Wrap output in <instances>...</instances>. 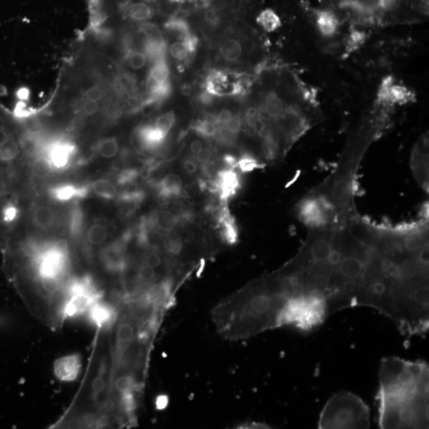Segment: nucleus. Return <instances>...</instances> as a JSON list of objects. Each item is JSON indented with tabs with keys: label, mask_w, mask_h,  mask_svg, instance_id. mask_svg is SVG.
Instances as JSON below:
<instances>
[{
	"label": "nucleus",
	"mask_w": 429,
	"mask_h": 429,
	"mask_svg": "<svg viewBox=\"0 0 429 429\" xmlns=\"http://www.w3.org/2000/svg\"><path fill=\"white\" fill-rule=\"evenodd\" d=\"M380 428H428L429 367L425 361L381 359L379 371Z\"/></svg>",
	"instance_id": "obj_1"
},
{
	"label": "nucleus",
	"mask_w": 429,
	"mask_h": 429,
	"mask_svg": "<svg viewBox=\"0 0 429 429\" xmlns=\"http://www.w3.org/2000/svg\"><path fill=\"white\" fill-rule=\"evenodd\" d=\"M290 295L277 276L252 283L216 306V329L224 338L237 340L279 328V317Z\"/></svg>",
	"instance_id": "obj_2"
},
{
	"label": "nucleus",
	"mask_w": 429,
	"mask_h": 429,
	"mask_svg": "<svg viewBox=\"0 0 429 429\" xmlns=\"http://www.w3.org/2000/svg\"><path fill=\"white\" fill-rule=\"evenodd\" d=\"M248 15V14H247ZM243 16L210 41L215 63L226 68H250L253 73L267 65L263 43Z\"/></svg>",
	"instance_id": "obj_3"
},
{
	"label": "nucleus",
	"mask_w": 429,
	"mask_h": 429,
	"mask_svg": "<svg viewBox=\"0 0 429 429\" xmlns=\"http://www.w3.org/2000/svg\"><path fill=\"white\" fill-rule=\"evenodd\" d=\"M330 315L328 300L317 292L290 295L279 317V328L290 326L303 333L315 330Z\"/></svg>",
	"instance_id": "obj_4"
},
{
	"label": "nucleus",
	"mask_w": 429,
	"mask_h": 429,
	"mask_svg": "<svg viewBox=\"0 0 429 429\" xmlns=\"http://www.w3.org/2000/svg\"><path fill=\"white\" fill-rule=\"evenodd\" d=\"M370 408L357 395L342 391L332 396L319 416V429L369 428Z\"/></svg>",
	"instance_id": "obj_5"
},
{
	"label": "nucleus",
	"mask_w": 429,
	"mask_h": 429,
	"mask_svg": "<svg viewBox=\"0 0 429 429\" xmlns=\"http://www.w3.org/2000/svg\"><path fill=\"white\" fill-rule=\"evenodd\" d=\"M297 214L310 229L337 228L340 226L337 208L322 194L305 197L298 203Z\"/></svg>",
	"instance_id": "obj_6"
},
{
	"label": "nucleus",
	"mask_w": 429,
	"mask_h": 429,
	"mask_svg": "<svg viewBox=\"0 0 429 429\" xmlns=\"http://www.w3.org/2000/svg\"><path fill=\"white\" fill-rule=\"evenodd\" d=\"M30 255L38 282L47 278L63 281L69 268V258L65 247L60 244L50 245L38 250L36 254L31 251Z\"/></svg>",
	"instance_id": "obj_7"
},
{
	"label": "nucleus",
	"mask_w": 429,
	"mask_h": 429,
	"mask_svg": "<svg viewBox=\"0 0 429 429\" xmlns=\"http://www.w3.org/2000/svg\"><path fill=\"white\" fill-rule=\"evenodd\" d=\"M386 0H318L321 9L342 18L364 17L377 11Z\"/></svg>",
	"instance_id": "obj_8"
},
{
	"label": "nucleus",
	"mask_w": 429,
	"mask_h": 429,
	"mask_svg": "<svg viewBox=\"0 0 429 429\" xmlns=\"http://www.w3.org/2000/svg\"><path fill=\"white\" fill-rule=\"evenodd\" d=\"M130 238L125 235L120 240L109 244L101 250L100 260L109 272L114 274H122L128 268L129 261L127 255V244Z\"/></svg>",
	"instance_id": "obj_9"
},
{
	"label": "nucleus",
	"mask_w": 429,
	"mask_h": 429,
	"mask_svg": "<svg viewBox=\"0 0 429 429\" xmlns=\"http://www.w3.org/2000/svg\"><path fill=\"white\" fill-rule=\"evenodd\" d=\"M411 167L415 179L422 189L428 193V134H425L414 146L411 157Z\"/></svg>",
	"instance_id": "obj_10"
},
{
	"label": "nucleus",
	"mask_w": 429,
	"mask_h": 429,
	"mask_svg": "<svg viewBox=\"0 0 429 429\" xmlns=\"http://www.w3.org/2000/svg\"><path fill=\"white\" fill-rule=\"evenodd\" d=\"M216 181L218 186V196L220 201L228 203L241 187L240 176L234 169H224L217 173Z\"/></svg>",
	"instance_id": "obj_11"
},
{
	"label": "nucleus",
	"mask_w": 429,
	"mask_h": 429,
	"mask_svg": "<svg viewBox=\"0 0 429 429\" xmlns=\"http://www.w3.org/2000/svg\"><path fill=\"white\" fill-rule=\"evenodd\" d=\"M47 158L50 159L53 167L64 168L76 153V146L70 141L57 140L46 147Z\"/></svg>",
	"instance_id": "obj_12"
},
{
	"label": "nucleus",
	"mask_w": 429,
	"mask_h": 429,
	"mask_svg": "<svg viewBox=\"0 0 429 429\" xmlns=\"http://www.w3.org/2000/svg\"><path fill=\"white\" fill-rule=\"evenodd\" d=\"M81 370L80 356L77 354L60 357L53 364L54 376L61 381L76 380Z\"/></svg>",
	"instance_id": "obj_13"
},
{
	"label": "nucleus",
	"mask_w": 429,
	"mask_h": 429,
	"mask_svg": "<svg viewBox=\"0 0 429 429\" xmlns=\"http://www.w3.org/2000/svg\"><path fill=\"white\" fill-rule=\"evenodd\" d=\"M152 226L155 231L161 233H170L181 223L179 214L174 213L169 210H159L154 213L151 217Z\"/></svg>",
	"instance_id": "obj_14"
},
{
	"label": "nucleus",
	"mask_w": 429,
	"mask_h": 429,
	"mask_svg": "<svg viewBox=\"0 0 429 429\" xmlns=\"http://www.w3.org/2000/svg\"><path fill=\"white\" fill-rule=\"evenodd\" d=\"M156 188L163 198L170 199L181 196L183 182L179 175L169 174L156 184Z\"/></svg>",
	"instance_id": "obj_15"
},
{
	"label": "nucleus",
	"mask_w": 429,
	"mask_h": 429,
	"mask_svg": "<svg viewBox=\"0 0 429 429\" xmlns=\"http://www.w3.org/2000/svg\"><path fill=\"white\" fill-rule=\"evenodd\" d=\"M313 16H314L319 31L327 37L335 35L339 29V26L341 25L336 16H334L330 11L322 9L315 11Z\"/></svg>",
	"instance_id": "obj_16"
},
{
	"label": "nucleus",
	"mask_w": 429,
	"mask_h": 429,
	"mask_svg": "<svg viewBox=\"0 0 429 429\" xmlns=\"http://www.w3.org/2000/svg\"><path fill=\"white\" fill-rule=\"evenodd\" d=\"M145 193L141 189L127 190L119 196L121 212L126 216H132L145 199Z\"/></svg>",
	"instance_id": "obj_17"
},
{
	"label": "nucleus",
	"mask_w": 429,
	"mask_h": 429,
	"mask_svg": "<svg viewBox=\"0 0 429 429\" xmlns=\"http://www.w3.org/2000/svg\"><path fill=\"white\" fill-rule=\"evenodd\" d=\"M88 314H90L92 322L99 328H102L113 322L115 311L112 305L97 302L88 310Z\"/></svg>",
	"instance_id": "obj_18"
},
{
	"label": "nucleus",
	"mask_w": 429,
	"mask_h": 429,
	"mask_svg": "<svg viewBox=\"0 0 429 429\" xmlns=\"http://www.w3.org/2000/svg\"><path fill=\"white\" fill-rule=\"evenodd\" d=\"M88 192H90V189L86 186L63 185L51 189L50 193L57 201H68L73 198H83Z\"/></svg>",
	"instance_id": "obj_19"
},
{
	"label": "nucleus",
	"mask_w": 429,
	"mask_h": 429,
	"mask_svg": "<svg viewBox=\"0 0 429 429\" xmlns=\"http://www.w3.org/2000/svg\"><path fill=\"white\" fill-rule=\"evenodd\" d=\"M256 23L265 32H275L282 26V20L277 12L271 9H265L258 13Z\"/></svg>",
	"instance_id": "obj_20"
},
{
	"label": "nucleus",
	"mask_w": 429,
	"mask_h": 429,
	"mask_svg": "<svg viewBox=\"0 0 429 429\" xmlns=\"http://www.w3.org/2000/svg\"><path fill=\"white\" fill-rule=\"evenodd\" d=\"M218 126L213 118V115H208L206 118L196 120L190 129L203 139H215L218 132Z\"/></svg>",
	"instance_id": "obj_21"
},
{
	"label": "nucleus",
	"mask_w": 429,
	"mask_h": 429,
	"mask_svg": "<svg viewBox=\"0 0 429 429\" xmlns=\"http://www.w3.org/2000/svg\"><path fill=\"white\" fill-rule=\"evenodd\" d=\"M55 214L51 208L40 206L33 213V221L40 228H49L53 224Z\"/></svg>",
	"instance_id": "obj_22"
},
{
	"label": "nucleus",
	"mask_w": 429,
	"mask_h": 429,
	"mask_svg": "<svg viewBox=\"0 0 429 429\" xmlns=\"http://www.w3.org/2000/svg\"><path fill=\"white\" fill-rule=\"evenodd\" d=\"M93 192L105 199H113L117 195V189L114 184L106 179H99L92 184Z\"/></svg>",
	"instance_id": "obj_23"
},
{
	"label": "nucleus",
	"mask_w": 429,
	"mask_h": 429,
	"mask_svg": "<svg viewBox=\"0 0 429 429\" xmlns=\"http://www.w3.org/2000/svg\"><path fill=\"white\" fill-rule=\"evenodd\" d=\"M265 166L264 163L261 162L256 156L248 152L243 153L237 162V168L240 169L242 173H249Z\"/></svg>",
	"instance_id": "obj_24"
},
{
	"label": "nucleus",
	"mask_w": 429,
	"mask_h": 429,
	"mask_svg": "<svg viewBox=\"0 0 429 429\" xmlns=\"http://www.w3.org/2000/svg\"><path fill=\"white\" fill-rule=\"evenodd\" d=\"M106 367L105 365L100 366V371L95 376L91 386V398L94 403H97L101 394L106 389Z\"/></svg>",
	"instance_id": "obj_25"
},
{
	"label": "nucleus",
	"mask_w": 429,
	"mask_h": 429,
	"mask_svg": "<svg viewBox=\"0 0 429 429\" xmlns=\"http://www.w3.org/2000/svg\"><path fill=\"white\" fill-rule=\"evenodd\" d=\"M99 154L104 159H112L119 152V142L115 138L101 140L97 146Z\"/></svg>",
	"instance_id": "obj_26"
},
{
	"label": "nucleus",
	"mask_w": 429,
	"mask_h": 429,
	"mask_svg": "<svg viewBox=\"0 0 429 429\" xmlns=\"http://www.w3.org/2000/svg\"><path fill=\"white\" fill-rule=\"evenodd\" d=\"M107 237V231L103 224L94 223L88 231V240L94 246H100L103 244L106 241Z\"/></svg>",
	"instance_id": "obj_27"
},
{
	"label": "nucleus",
	"mask_w": 429,
	"mask_h": 429,
	"mask_svg": "<svg viewBox=\"0 0 429 429\" xmlns=\"http://www.w3.org/2000/svg\"><path fill=\"white\" fill-rule=\"evenodd\" d=\"M168 51L169 55L178 63H187L192 58L181 40L175 41L168 47Z\"/></svg>",
	"instance_id": "obj_28"
},
{
	"label": "nucleus",
	"mask_w": 429,
	"mask_h": 429,
	"mask_svg": "<svg viewBox=\"0 0 429 429\" xmlns=\"http://www.w3.org/2000/svg\"><path fill=\"white\" fill-rule=\"evenodd\" d=\"M51 161L47 157H39L35 161L33 162L31 171L33 176L37 178L43 179L49 176L53 170Z\"/></svg>",
	"instance_id": "obj_29"
},
{
	"label": "nucleus",
	"mask_w": 429,
	"mask_h": 429,
	"mask_svg": "<svg viewBox=\"0 0 429 429\" xmlns=\"http://www.w3.org/2000/svg\"><path fill=\"white\" fill-rule=\"evenodd\" d=\"M176 122L175 114L173 112L163 113L157 117L154 126L159 130L168 135L172 130Z\"/></svg>",
	"instance_id": "obj_30"
},
{
	"label": "nucleus",
	"mask_w": 429,
	"mask_h": 429,
	"mask_svg": "<svg viewBox=\"0 0 429 429\" xmlns=\"http://www.w3.org/2000/svg\"><path fill=\"white\" fill-rule=\"evenodd\" d=\"M164 250L169 256H178L183 250V242L179 237H170L164 243Z\"/></svg>",
	"instance_id": "obj_31"
},
{
	"label": "nucleus",
	"mask_w": 429,
	"mask_h": 429,
	"mask_svg": "<svg viewBox=\"0 0 429 429\" xmlns=\"http://www.w3.org/2000/svg\"><path fill=\"white\" fill-rule=\"evenodd\" d=\"M139 176V170L137 169H125L122 170L117 176V183L120 186H127L134 183Z\"/></svg>",
	"instance_id": "obj_32"
},
{
	"label": "nucleus",
	"mask_w": 429,
	"mask_h": 429,
	"mask_svg": "<svg viewBox=\"0 0 429 429\" xmlns=\"http://www.w3.org/2000/svg\"><path fill=\"white\" fill-rule=\"evenodd\" d=\"M83 214L79 207L74 208L72 211L70 218V231L73 235H77L80 233L83 228Z\"/></svg>",
	"instance_id": "obj_33"
},
{
	"label": "nucleus",
	"mask_w": 429,
	"mask_h": 429,
	"mask_svg": "<svg viewBox=\"0 0 429 429\" xmlns=\"http://www.w3.org/2000/svg\"><path fill=\"white\" fill-rule=\"evenodd\" d=\"M243 126V120L241 115H235L231 120H229L223 127L226 131L231 135L235 136L240 134Z\"/></svg>",
	"instance_id": "obj_34"
},
{
	"label": "nucleus",
	"mask_w": 429,
	"mask_h": 429,
	"mask_svg": "<svg viewBox=\"0 0 429 429\" xmlns=\"http://www.w3.org/2000/svg\"><path fill=\"white\" fill-rule=\"evenodd\" d=\"M184 44L187 48V50L191 56L194 57L196 54L197 48H198L199 45V39L198 37L196 36V33L192 31L189 33L185 38L181 39Z\"/></svg>",
	"instance_id": "obj_35"
},
{
	"label": "nucleus",
	"mask_w": 429,
	"mask_h": 429,
	"mask_svg": "<svg viewBox=\"0 0 429 429\" xmlns=\"http://www.w3.org/2000/svg\"><path fill=\"white\" fill-rule=\"evenodd\" d=\"M201 166H209L213 158L212 149L203 147L198 154L195 156Z\"/></svg>",
	"instance_id": "obj_36"
},
{
	"label": "nucleus",
	"mask_w": 429,
	"mask_h": 429,
	"mask_svg": "<svg viewBox=\"0 0 429 429\" xmlns=\"http://www.w3.org/2000/svg\"><path fill=\"white\" fill-rule=\"evenodd\" d=\"M142 263L154 269L159 268L162 263V258L158 252L152 249L151 251L148 252L144 258H143Z\"/></svg>",
	"instance_id": "obj_37"
},
{
	"label": "nucleus",
	"mask_w": 429,
	"mask_h": 429,
	"mask_svg": "<svg viewBox=\"0 0 429 429\" xmlns=\"http://www.w3.org/2000/svg\"><path fill=\"white\" fill-rule=\"evenodd\" d=\"M234 115L233 112L229 110V109H222V110L216 115H213V117L218 126H223L226 125Z\"/></svg>",
	"instance_id": "obj_38"
},
{
	"label": "nucleus",
	"mask_w": 429,
	"mask_h": 429,
	"mask_svg": "<svg viewBox=\"0 0 429 429\" xmlns=\"http://www.w3.org/2000/svg\"><path fill=\"white\" fill-rule=\"evenodd\" d=\"M199 163L196 158H188L183 162V168L189 174H194L199 168Z\"/></svg>",
	"instance_id": "obj_39"
},
{
	"label": "nucleus",
	"mask_w": 429,
	"mask_h": 429,
	"mask_svg": "<svg viewBox=\"0 0 429 429\" xmlns=\"http://www.w3.org/2000/svg\"><path fill=\"white\" fill-rule=\"evenodd\" d=\"M222 161L229 169H236L238 159L233 154H226L223 156Z\"/></svg>",
	"instance_id": "obj_40"
},
{
	"label": "nucleus",
	"mask_w": 429,
	"mask_h": 429,
	"mask_svg": "<svg viewBox=\"0 0 429 429\" xmlns=\"http://www.w3.org/2000/svg\"><path fill=\"white\" fill-rule=\"evenodd\" d=\"M203 147V142L199 139H195L190 143V152L194 156L199 153L201 149Z\"/></svg>",
	"instance_id": "obj_41"
},
{
	"label": "nucleus",
	"mask_w": 429,
	"mask_h": 429,
	"mask_svg": "<svg viewBox=\"0 0 429 429\" xmlns=\"http://www.w3.org/2000/svg\"><path fill=\"white\" fill-rule=\"evenodd\" d=\"M241 428H270L268 425L262 424V423H255V422H252V423H246L240 427Z\"/></svg>",
	"instance_id": "obj_42"
}]
</instances>
